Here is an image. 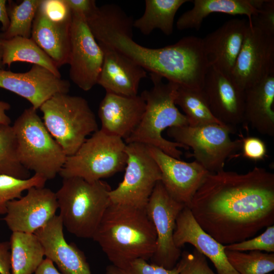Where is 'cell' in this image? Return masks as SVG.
Instances as JSON below:
<instances>
[{"instance_id":"ba28073f","label":"cell","mask_w":274,"mask_h":274,"mask_svg":"<svg viewBox=\"0 0 274 274\" xmlns=\"http://www.w3.org/2000/svg\"><path fill=\"white\" fill-rule=\"evenodd\" d=\"M126 146L122 139L98 129L67 156L59 174L62 178L79 177L90 182L109 177L125 167Z\"/></svg>"},{"instance_id":"836d02e7","label":"cell","mask_w":274,"mask_h":274,"mask_svg":"<svg viewBox=\"0 0 274 274\" xmlns=\"http://www.w3.org/2000/svg\"><path fill=\"white\" fill-rule=\"evenodd\" d=\"M106 274H179V270L176 265L169 269L138 259L121 267L109 265L106 267Z\"/></svg>"},{"instance_id":"e0dca14e","label":"cell","mask_w":274,"mask_h":274,"mask_svg":"<svg viewBox=\"0 0 274 274\" xmlns=\"http://www.w3.org/2000/svg\"><path fill=\"white\" fill-rule=\"evenodd\" d=\"M215 118L234 128L244 122L245 90L231 78L210 66L202 88Z\"/></svg>"},{"instance_id":"74e56055","label":"cell","mask_w":274,"mask_h":274,"mask_svg":"<svg viewBox=\"0 0 274 274\" xmlns=\"http://www.w3.org/2000/svg\"><path fill=\"white\" fill-rule=\"evenodd\" d=\"M248 21L263 31L274 36V1L264 0L258 12Z\"/></svg>"},{"instance_id":"7a4b0ae2","label":"cell","mask_w":274,"mask_h":274,"mask_svg":"<svg viewBox=\"0 0 274 274\" xmlns=\"http://www.w3.org/2000/svg\"><path fill=\"white\" fill-rule=\"evenodd\" d=\"M86 21L98 43L111 47L146 71L168 81L189 86L200 72L201 53L193 37H184L174 44L160 48L140 45L132 39L134 21L114 4L98 7Z\"/></svg>"},{"instance_id":"484cf974","label":"cell","mask_w":274,"mask_h":274,"mask_svg":"<svg viewBox=\"0 0 274 274\" xmlns=\"http://www.w3.org/2000/svg\"><path fill=\"white\" fill-rule=\"evenodd\" d=\"M9 243L11 274H33L45 256L43 247L37 235L12 232Z\"/></svg>"},{"instance_id":"2e32d148","label":"cell","mask_w":274,"mask_h":274,"mask_svg":"<svg viewBox=\"0 0 274 274\" xmlns=\"http://www.w3.org/2000/svg\"><path fill=\"white\" fill-rule=\"evenodd\" d=\"M147 146L160 169L161 181L167 192L175 200L189 206L194 195L210 173L196 160L185 162L153 146Z\"/></svg>"},{"instance_id":"3957f363","label":"cell","mask_w":274,"mask_h":274,"mask_svg":"<svg viewBox=\"0 0 274 274\" xmlns=\"http://www.w3.org/2000/svg\"><path fill=\"white\" fill-rule=\"evenodd\" d=\"M112 264L121 267L150 259L156 233L145 209L110 203L93 236Z\"/></svg>"},{"instance_id":"83f0119b","label":"cell","mask_w":274,"mask_h":274,"mask_svg":"<svg viewBox=\"0 0 274 274\" xmlns=\"http://www.w3.org/2000/svg\"><path fill=\"white\" fill-rule=\"evenodd\" d=\"M187 0H146L143 15L133 21V27L146 36L156 29L164 35H172L174 20L179 8Z\"/></svg>"},{"instance_id":"30bf717a","label":"cell","mask_w":274,"mask_h":274,"mask_svg":"<svg viewBox=\"0 0 274 274\" xmlns=\"http://www.w3.org/2000/svg\"><path fill=\"white\" fill-rule=\"evenodd\" d=\"M127 156L123 180L109 196L111 203L145 209L161 174L148 146L139 143L126 144Z\"/></svg>"},{"instance_id":"f546056e","label":"cell","mask_w":274,"mask_h":274,"mask_svg":"<svg viewBox=\"0 0 274 274\" xmlns=\"http://www.w3.org/2000/svg\"><path fill=\"white\" fill-rule=\"evenodd\" d=\"M42 0H24L17 4L9 1L7 11L10 25L7 31L0 32V38L9 39L19 36L31 37L33 21Z\"/></svg>"},{"instance_id":"4fadbf2b","label":"cell","mask_w":274,"mask_h":274,"mask_svg":"<svg viewBox=\"0 0 274 274\" xmlns=\"http://www.w3.org/2000/svg\"><path fill=\"white\" fill-rule=\"evenodd\" d=\"M274 74V36L248 21L242 48L231 73L243 89Z\"/></svg>"},{"instance_id":"ee69618b","label":"cell","mask_w":274,"mask_h":274,"mask_svg":"<svg viewBox=\"0 0 274 274\" xmlns=\"http://www.w3.org/2000/svg\"><path fill=\"white\" fill-rule=\"evenodd\" d=\"M10 108L11 106L8 102L0 101V124L10 125L11 119L6 113Z\"/></svg>"},{"instance_id":"60d3db41","label":"cell","mask_w":274,"mask_h":274,"mask_svg":"<svg viewBox=\"0 0 274 274\" xmlns=\"http://www.w3.org/2000/svg\"><path fill=\"white\" fill-rule=\"evenodd\" d=\"M0 274H11L9 241L0 242Z\"/></svg>"},{"instance_id":"5b68a950","label":"cell","mask_w":274,"mask_h":274,"mask_svg":"<svg viewBox=\"0 0 274 274\" xmlns=\"http://www.w3.org/2000/svg\"><path fill=\"white\" fill-rule=\"evenodd\" d=\"M56 192L59 216L71 233L92 238L110 205V185L102 180L88 182L79 177L62 178Z\"/></svg>"},{"instance_id":"4316f807","label":"cell","mask_w":274,"mask_h":274,"mask_svg":"<svg viewBox=\"0 0 274 274\" xmlns=\"http://www.w3.org/2000/svg\"><path fill=\"white\" fill-rule=\"evenodd\" d=\"M3 64L9 67L15 62H24L44 67L55 75L61 74L55 62L31 38L15 37L0 38Z\"/></svg>"},{"instance_id":"1f68e13d","label":"cell","mask_w":274,"mask_h":274,"mask_svg":"<svg viewBox=\"0 0 274 274\" xmlns=\"http://www.w3.org/2000/svg\"><path fill=\"white\" fill-rule=\"evenodd\" d=\"M228 261L239 274H267L274 270V254L225 249Z\"/></svg>"},{"instance_id":"4dcf8cb0","label":"cell","mask_w":274,"mask_h":274,"mask_svg":"<svg viewBox=\"0 0 274 274\" xmlns=\"http://www.w3.org/2000/svg\"><path fill=\"white\" fill-rule=\"evenodd\" d=\"M19 179L30 177V172L20 163L16 136L11 125L0 124V175Z\"/></svg>"},{"instance_id":"8992f818","label":"cell","mask_w":274,"mask_h":274,"mask_svg":"<svg viewBox=\"0 0 274 274\" xmlns=\"http://www.w3.org/2000/svg\"><path fill=\"white\" fill-rule=\"evenodd\" d=\"M22 165L47 180L53 179L63 167L67 155L45 127L32 106L25 109L12 125Z\"/></svg>"},{"instance_id":"7bdbcfd3","label":"cell","mask_w":274,"mask_h":274,"mask_svg":"<svg viewBox=\"0 0 274 274\" xmlns=\"http://www.w3.org/2000/svg\"><path fill=\"white\" fill-rule=\"evenodd\" d=\"M7 1L0 0V22L2 24V32H5L8 29L10 25V19L9 17Z\"/></svg>"},{"instance_id":"6da1fadb","label":"cell","mask_w":274,"mask_h":274,"mask_svg":"<svg viewBox=\"0 0 274 274\" xmlns=\"http://www.w3.org/2000/svg\"><path fill=\"white\" fill-rule=\"evenodd\" d=\"M188 207L220 243L249 239L274 224V174L257 166L246 174L210 173Z\"/></svg>"},{"instance_id":"d6986e66","label":"cell","mask_w":274,"mask_h":274,"mask_svg":"<svg viewBox=\"0 0 274 274\" xmlns=\"http://www.w3.org/2000/svg\"><path fill=\"white\" fill-rule=\"evenodd\" d=\"M145 108L141 95L125 96L106 92L98 108L100 129L125 141L139 124Z\"/></svg>"},{"instance_id":"52a82bcc","label":"cell","mask_w":274,"mask_h":274,"mask_svg":"<svg viewBox=\"0 0 274 274\" xmlns=\"http://www.w3.org/2000/svg\"><path fill=\"white\" fill-rule=\"evenodd\" d=\"M39 109L45 127L67 156L75 153L87 136L98 130L93 112L81 96L58 93Z\"/></svg>"},{"instance_id":"f35d334b","label":"cell","mask_w":274,"mask_h":274,"mask_svg":"<svg viewBox=\"0 0 274 274\" xmlns=\"http://www.w3.org/2000/svg\"><path fill=\"white\" fill-rule=\"evenodd\" d=\"M241 148L244 157L255 161L263 159L266 154L265 143L257 137L249 136L243 139Z\"/></svg>"},{"instance_id":"ffe728a7","label":"cell","mask_w":274,"mask_h":274,"mask_svg":"<svg viewBox=\"0 0 274 274\" xmlns=\"http://www.w3.org/2000/svg\"><path fill=\"white\" fill-rule=\"evenodd\" d=\"M248 26V20L234 18L201 38L210 66L231 76L240 52Z\"/></svg>"},{"instance_id":"d590c367","label":"cell","mask_w":274,"mask_h":274,"mask_svg":"<svg viewBox=\"0 0 274 274\" xmlns=\"http://www.w3.org/2000/svg\"><path fill=\"white\" fill-rule=\"evenodd\" d=\"M179 274H216L209 266L206 257L196 249L182 252L176 264Z\"/></svg>"},{"instance_id":"44dd1931","label":"cell","mask_w":274,"mask_h":274,"mask_svg":"<svg viewBox=\"0 0 274 274\" xmlns=\"http://www.w3.org/2000/svg\"><path fill=\"white\" fill-rule=\"evenodd\" d=\"M174 242L179 249L186 244L208 257L218 274H239L230 264L225 254V246L214 239L198 224L190 209L185 206L177 220Z\"/></svg>"},{"instance_id":"d4e9b609","label":"cell","mask_w":274,"mask_h":274,"mask_svg":"<svg viewBox=\"0 0 274 274\" xmlns=\"http://www.w3.org/2000/svg\"><path fill=\"white\" fill-rule=\"evenodd\" d=\"M264 0H194L193 7L184 13L176 22L178 29H199L203 19L212 13L245 15L251 20Z\"/></svg>"},{"instance_id":"8d00e7d4","label":"cell","mask_w":274,"mask_h":274,"mask_svg":"<svg viewBox=\"0 0 274 274\" xmlns=\"http://www.w3.org/2000/svg\"><path fill=\"white\" fill-rule=\"evenodd\" d=\"M38 10L54 22H65L72 19V11L65 0H42Z\"/></svg>"},{"instance_id":"7402d4cb","label":"cell","mask_w":274,"mask_h":274,"mask_svg":"<svg viewBox=\"0 0 274 274\" xmlns=\"http://www.w3.org/2000/svg\"><path fill=\"white\" fill-rule=\"evenodd\" d=\"M104 52V62L97 84L107 93L133 96L138 95L140 83L147 71L111 47L98 43Z\"/></svg>"},{"instance_id":"9c48e42d","label":"cell","mask_w":274,"mask_h":274,"mask_svg":"<svg viewBox=\"0 0 274 274\" xmlns=\"http://www.w3.org/2000/svg\"><path fill=\"white\" fill-rule=\"evenodd\" d=\"M234 128L220 124L186 125L167 129L174 142L190 147L196 161L210 173L224 169L228 157L242 148L243 139L232 140Z\"/></svg>"},{"instance_id":"9a60e30c","label":"cell","mask_w":274,"mask_h":274,"mask_svg":"<svg viewBox=\"0 0 274 274\" xmlns=\"http://www.w3.org/2000/svg\"><path fill=\"white\" fill-rule=\"evenodd\" d=\"M0 87L24 98L38 110L53 95L67 93L70 83L48 69L33 64L25 73L0 70Z\"/></svg>"},{"instance_id":"ab89813d","label":"cell","mask_w":274,"mask_h":274,"mask_svg":"<svg viewBox=\"0 0 274 274\" xmlns=\"http://www.w3.org/2000/svg\"><path fill=\"white\" fill-rule=\"evenodd\" d=\"M65 2L72 12L81 14L86 19L98 8L94 0H65Z\"/></svg>"},{"instance_id":"7c38bea8","label":"cell","mask_w":274,"mask_h":274,"mask_svg":"<svg viewBox=\"0 0 274 274\" xmlns=\"http://www.w3.org/2000/svg\"><path fill=\"white\" fill-rule=\"evenodd\" d=\"M72 13L69 76L75 84L87 91L97 84L104 52L85 18L81 14Z\"/></svg>"},{"instance_id":"cb8c5ba5","label":"cell","mask_w":274,"mask_h":274,"mask_svg":"<svg viewBox=\"0 0 274 274\" xmlns=\"http://www.w3.org/2000/svg\"><path fill=\"white\" fill-rule=\"evenodd\" d=\"M71 23L51 21L38 10L33 21L30 38L58 68L68 63Z\"/></svg>"},{"instance_id":"f6af8a7d","label":"cell","mask_w":274,"mask_h":274,"mask_svg":"<svg viewBox=\"0 0 274 274\" xmlns=\"http://www.w3.org/2000/svg\"><path fill=\"white\" fill-rule=\"evenodd\" d=\"M5 65L3 63L2 60V50L0 46V70H4Z\"/></svg>"},{"instance_id":"ac0fdd59","label":"cell","mask_w":274,"mask_h":274,"mask_svg":"<svg viewBox=\"0 0 274 274\" xmlns=\"http://www.w3.org/2000/svg\"><path fill=\"white\" fill-rule=\"evenodd\" d=\"M59 215L54 216L35 232L45 256L57 266L62 274H92L84 253L76 245L67 243Z\"/></svg>"},{"instance_id":"603a6c76","label":"cell","mask_w":274,"mask_h":274,"mask_svg":"<svg viewBox=\"0 0 274 274\" xmlns=\"http://www.w3.org/2000/svg\"><path fill=\"white\" fill-rule=\"evenodd\" d=\"M274 74L245 89L244 122L259 133L274 136Z\"/></svg>"},{"instance_id":"f1b7e54d","label":"cell","mask_w":274,"mask_h":274,"mask_svg":"<svg viewBox=\"0 0 274 274\" xmlns=\"http://www.w3.org/2000/svg\"><path fill=\"white\" fill-rule=\"evenodd\" d=\"M175 103L184 112L189 126H198L210 124H223L213 114L202 89L179 85Z\"/></svg>"},{"instance_id":"8fae6325","label":"cell","mask_w":274,"mask_h":274,"mask_svg":"<svg viewBox=\"0 0 274 274\" xmlns=\"http://www.w3.org/2000/svg\"><path fill=\"white\" fill-rule=\"evenodd\" d=\"M185 206L169 194L161 181L157 182L145 209L157 237L152 263L170 269L179 260L182 251L175 246L173 236L177 218Z\"/></svg>"},{"instance_id":"277c9868","label":"cell","mask_w":274,"mask_h":274,"mask_svg":"<svg viewBox=\"0 0 274 274\" xmlns=\"http://www.w3.org/2000/svg\"><path fill=\"white\" fill-rule=\"evenodd\" d=\"M153 87L141 95L146 103L142 118L134 131L124 141L126 144H142L157 148L168 155L181 159L182 152L179 148L187 146L163 138L166 128L188 125L186 116L175 103L179 85L171 81L163 82V78L150 73Z\"/></svg>"},{"instance_id":"b9f144b4","label":"cell","mask_w":274,"mask_h":274,"mask_svg":"<svg viewBox=\"0 0 274 274\" xmlns=\"http://www.w3.org/2000/svg\"><path fill=\"white\" fill-rule=\"evenodd\" d=\"M33 274H62L54 265L53 262L46 258Z\"/></svg>"},{"instance_id":"d6a6232c","label":"cell","mask_w":274,"mask_h":274,"mask_svg":"<svg viewBox=\"0 0 274 274\" xmlns=\"http://www.w3.org/2000/svg\"><path fill=\"white\" fill-rule=\"evenodd\" d=\"M47 180L42 176L34 174L22 179L9 175H0V215H5L8 203L22 196L23 191L36 187H44Z\"/></svg>"},{"instance_id":"5bb4252c","label":"cell","mask_w":274,"mask_h":274,"mask_svg":"<svg viewBox=\"0 0 274 274\" xmlns=\"http://www.w3.org/2000/svg\"><path fill=\"white\" fill-rule=\"evenodd\" d=\"M58 209L56 193L33 187L25 195L9 201L3 220L12 232L34 233L46 225Z\"/></svg>"},{"instance_id":"e575fe53","label":"cell","mask_w":274,"mask_h":274,"mask_svg":"<svg viewBox=\"0 0 274 274\" xmlns=\"http://www.w3.org/2000/svg\"><path fill=\"white\" fill-rule=\"evenodd\" d=\"M224 246L225 249L231 251H259L273 253L274 226L267 227L263 232L254 238Z\"/></svg>"}]
</instances>
